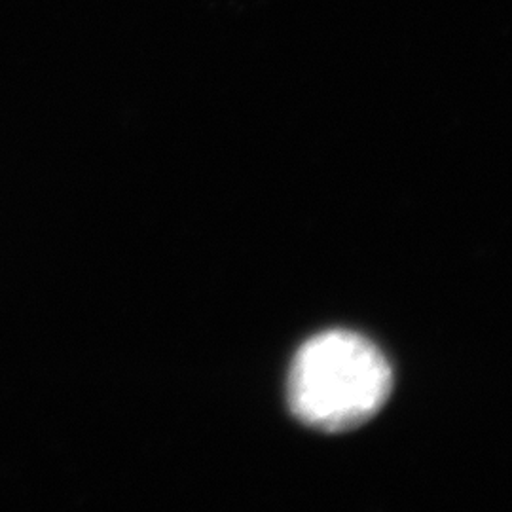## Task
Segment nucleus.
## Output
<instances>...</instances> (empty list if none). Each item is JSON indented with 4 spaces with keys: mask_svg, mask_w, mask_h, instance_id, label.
I'll use <instances>...</instances> for the list:
<instances>
[{
    "mask_svg": "<svg viewBox=\"0 0 512 512\" xmlns=\"http://www.w3.org/2000/svg\"><path fill=\"white\" fill-rule=\"evenodd\" d=\"M393 374L380 349L359 334L332 330L311 338L294 357L289 404L302 423L349 431L384 406Z\"/></svg>",
    "mask_w": 512,
    "mask_h": 512,
    "instance_id": "1",
    "label": "nucleus"
}]
</instances>
